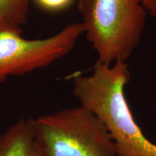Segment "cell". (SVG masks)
<instances>
[{"instance_id":"cell-8","label":"cell","mask_w":156,"mask_h":156,"mask_svg":"<svg viewBox=\"0 0 156 156\" xmlns=\"http://www.w3.org/2000/svg\"><path fill=\"white\" fill-rule=\"evenodd\" d=\"M141 2L145 11L156 17V0H141Z\"/></svg>"},{"instance_id":"cell-5","label":"cell","mask_w":156,"mask_h":156,"mask_svg":"<svg viewBox=\"0 0 156 156\" xmlns=\"http://www.w3.org/2000/svg\"><path fill=\"white\" fill-rule=\"evenodd\" d=\"M0 156H48L35 134L33 119H21L0 134Z\"/></svg>"},{"instance_id":"cell-1","label":"cell","mask_w":156,"mask_h":156,"mask_svg":"<svg viewBox=\"0 0 156 156\" xmlns=\"http://www.w3.org/2000/svg\"><path fill=\"white\" fill-rule=\"evenodd\" d=\"M131 78L126 62H95L93 74L73 77V93L100 119L114 142L117 156H156V144L144 135L124 95Z\"/></svg>"},{"instance_id":"cell-3","label":"cell","mask_w":156,"mask_h":156,"mask_svg":"<svg viewBox=\"0 0 156 156\" xmlns=\"http://www.w3.org/2000/svg\"><path fill=\"white\" fill-rule=\"evenodd\" d=\"M33 122L48 156H117L106 126L81 105L42 115Z\"/></svg>"},{"instance_id":"cell-4","label":"cell","mask_w":156,"mask_h":156,"mask_svg":"<svg viewBox=\"0 0 156 156\" xmlns=\"http://www.w3.org/2000/svg\"><path fill=\"white\" fill-rule=\"evenodd\" d=\"M23 31L0 29V83L46 67L66 56L85 34L82 23L67 25L54 36L27 39Z\"/></svg>"},{"instance_id":"cell-6","label":"cell","mask_w":156,"mask_h":156,"mask_svg":"<svg viewBox=\"0 0 156 156\" xmlns=\"http://www.w3.org/2000/svg\"><path fill=\"white\" fill-rule=\"evenodd\" d=\"M30 0H0V29L23 31L28 20Z\"/></svg>"},{"instance_id":"cell-2","label":"cell","mask_w":156,"mask_h":156,"mask_svg":"<svg viewBox=\"0 0 156 156\" xmlns=\"http://www.w3.org/2000/svg\"><path fill=\"white\" fill-rule=\"evenodd\" d=\"M77 8L97 62H126L145 29L147 12L141 0H78Z\"/></svg>"},{"instance_id":"cell-7","label":"cell","mask_w":156,"mask_h":156,"mask_svg":"<svg viewBox=\"0 0 156 156\" xmlns=\"http://www.w3.org/2000/svg\"><path fill=\"white\" fill-rule=\"evenodd\" d=\"M36 5L43 10L58 12L69 8L75 0H34Z\"/></svg>"}]
</instances>
